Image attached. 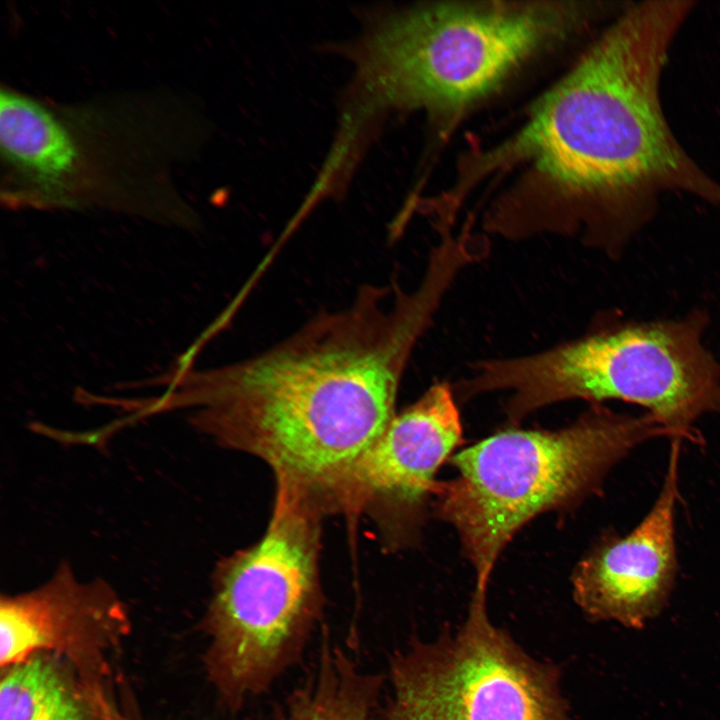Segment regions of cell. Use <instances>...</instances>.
<instances>
[{"mask_svg": "<svg viewBox=\"0 0 720 720\" xmlns=\"http://www.w3.org/2000/svg\"><path fill=\"white\" fill-rule=\"evenodd\" d=\"M460 275L452 257L433 253L415 287L361 286L349 305L263 352L174 377L161 407L194 409L197 430L321 496L397 413L413 351Z\"/></svg>", "mask_w": 720, "mask_h": 720, "instance_id": "obj_1", "label": "cell"}, {"mask_svg": "<svg viewBox=\"0 0 720 720\" xmlns=\"http://www.w3.org/2000/svg\"><path fill=\"white\" fill-rule=\"evenodd\" d=\"M691 6L649 1L628 8L499 152V160L530 162L550 183L507 220L516 240L577 238L616 258L660 192L720 205V186L681 148L659 101L669 46Z\"/></svg>", "mask_w": 720, "mask_h": 720, "instance_id": "obj_2", "label": "cell"}, {"mask_svg": "<svg viewBox=\"0 0 720 720\" xmlns=\"http://www.w3.org/2000/svg\"><path fill=\"white\" fill-rule=\"evenodd\" d=\"M586 12L559 3H438L366 11L362 32L340 48L354 74L338 130L349 141L367 144L377 121L390 111L457 114L488 96Z\"/></svg>", "mask_w": 720, "mask_h": 720, "instance_id": "obj_3", "label": "cell"}, {"mask_svg": "<svg viewBox=\"0 0 720 720\" xmlns=\"http://www.w3.org/2000/svg\"><path fill=\"white\" fill-rule=\"evenodd\" d=\"M709 318L613 320L541 351L473 361L458 389L465 400L506 392L517 425L549 405L623 401L641 406L671 439L698 440L693 424L720 413V361L704 344Z\"/></svg>", "mask_w": 720, "mask_h": 720, "instance_id": "obj_4", "label": "cell"}, {"mask_svg": "<svg viewBox=\"0 0 720 720\" xmlns=\"http://www.w3.org/2000/svg\"><path fill=\"white\" fill-rule=\"evenodd\" d=\"M591 405L564 428H511L449 458L457 475L437 482L434 511L456 530L474 568L475 596L486 597L500 553L522 526L541 513L579 504L639 444L671 438L647 413Z\"/></svg>", "mask_w": 720, "mask_h": 720, "instance_id": "obj_5", "label": "cell"}, {"mask_svg": "<svg viewBox=\"0 0 720 720\" xmlns=\"http://www.w3.org/2000/svg\"><path fill=\"white\" fill-rule=\"evenodd\" d=\"M324 514L309 491L276 481L262 537L217 564L200 628L208 680L231 710L297 660L320 618Z\"/></svg>", "mask_w": 720, "mask_h": 720, "instance_id": "obj_6", "label": "cell"}, {"mask_svg": "<svg viewBox=\"0 0 720 720\" xmlns=\"http://www.w3.org/2000/svg\"><path fill=\"white\" fill-rule=\"evenodd\" d=\"M560 675L471 600L456 631L414 639L392 657L384 720H570Z\"/></svg>", "mask_w": 720, "mask_h": 720, "instance_id": "obj_7", "label": "cell"}, {"mask_svg": "<svg viewBox=\"0 0 720 720\" xmlns=\"http://www.w3.org/2000/svg\"><path fill=\"white\" fill-rule=\"evenodd\" d=\"M453 385H431L396 413L381 435L321 497L325 513L369 515L390 547L415 541L436 473L462 442Z\"/></svg>", "mask_w": 720, "mask_h": 720, "instance_id": "obj_8", "label": "cell"}, {"mask_svg": "<svg viewBox=\"0 0 720 720\" xmlns=\"http://www.w3.org/2000/svg\"><path fill=\"white\" fill-rule=\"evenodd\" d=\"M131 631L129 609L113 586L82 580L62 562L39 586L1 595L0 668L48 653L92 678L111 679Z\"/></svg>", "mask_w": 720, "mask_h": 720, "instance_id": "obj_9", "label": "cell"}, {"mask_svg": "<svg viewBox=\"0 0 720 720\" xmlns=\"http://www.w3.org/2000/svg\"><path fill=\"white\" fill-rule=\"evenodd\" d=\"M662 489L647 515L627 535L610 536L578 563L573 596L594 621L643 628L665 607L677 574L675 510L680 439H671Z\"/></svg>", "mask_w": 720, "mask_h": 720, "instance_id": "obj_10", "label": "cell"}, {"mask_svg": "<svg viewBox=\"0 0 720 720\" xmlns=\"http://www.w3.org/2000/svg\"><path fill=\"white\" fill-rule=\"evenodd\" d=\"M0 670V720L121 718L120 670L111 679H95L48 653Z\"/></svg>", "mask_w": 720, "mask_h": 720, "instance_id": "obj_11", "label": "cell"}, {"mask_svg": "<svg viewBox=\"0 0 720 720\" xmlns=\"http://www.w3.org/2000/svg\"><path fill=\"white\" fill-rule=\"evenodd\" d=\"M0 143L9 162L48 185L69 176L78 157L71 135L48 110L9 91L0 97Z\"/></svg>", "mask_w": 720, "mask_h": 720, "instance_id": "obj_12", "label": "cell"}, {"mask_svg": "<svg viewBox=\"0 0 720 720\" xmlns=\"http://www.w3.org/2000/svg\"><path fill=\"white\" fill-rule=\"evenodd\" d=\"M381 679L324 640L318 664L277 720H377Z\"/></svg>", "mask_w": 720, "mask_h": 720, "instance_id": "obj_13", "label": "cell"}, {"mask_svg": "<svg viewBox=\"0 0 720 720\" xmlns=\"http://www.w3.org/2000/svg\"><path fill=\"white\" fill-rule=\"evenodd\" d=\"M124 720H145L144 715L140 711L131 712Z\"/></svg>", "mask_w": 720, "mask_h": 720, "instance_id": "obj_14", "label": "cell"}]
</instances>
